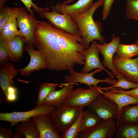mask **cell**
Instances as JSON below:
<instances>
[{
	"mask_svg": "<svg viewBox=\"0 0 138 138\" xmlns=\"http://www.w3.org/2000/svg\"><path fill=\"white\" fill-rule=\"evenodd\" d=\"M34 47L44 55L48 69L60 71L84 65L82 53L86 49L81 37L56 29L45 21H39L35 32Z\"/></svg>",
	"mask_w": 138,
	"mask_h": 138,
	"instance_id": "cell-1",
	"label": "cell"
},
{
	"mask_svg": "<svg viewBox=\"0 0 138 138\" xmlns=\"http://www.w3.org/2000/svg\"><path fill=\"white\" fill-rule=\"evenodd\" d=\"M105 0H98L93 3L87 11L80 14L70 15L76 23L82 35L83 45L86 49L89 47L90 42L97 40L102 44L106 40L101 35L102 24L100 21H94L93 15L95 11L103 5Z\"/></svg>",
	"mask_w": 138,
	"mask_h": 138,
	"instance_id": "cell-2",
	"label": "cell"
},
{
	"mask_svg": "<svg viewBox=\"0 0 138 138\" xmlns=\"http://www.w3.org/2000/svg\"><path fill=\"white\" fill-rule=\"evenodd\" d=\"M83 108L63 104L55 108L50 113L55 129L61 134L64 133L77 119Z\"/></svg>",
	"mask_w": 138,
	"mask_h": 138,
	"instance_id": "cell-3",
	"label": "cell"
},
{
	"mask_svg": "<svg viewBox=\"0 0 138 138\" xmlns=\"http://www.w3.org/2000/svg\"><path fill=\"white\" fill-rule=\"evenodd\" d=\"M51 6L52 11L43 10L38 13L40 17L46 19L49 24L56 29L82 37L81 33L76 23L71 16L60 14L55 10L53 5L51 4Z\"/></svg>",
	"mask_w": 138,
	"mask_h": 138,
	"instance_id": "cell-4",
	"label": "cell"
},
{
	"mask_svg": "<svg viewBox=\"0 0 138 138\" xmlns=\"http://www.w3.org/2000/svg\"><path fill=\"white\" fill-rule=\"evenodd\" d=\"M102 120L115 119L118 116L119 111L117 104L100 92L88 106Z\"/></svg>",
	"mask_w": 138,
	"mask_h": 138,
	"instance_id": "cell-5",
	"label": "cell"
},
{
	"mask_svg": "<svg viewBox=\"0 0 138 138\" xmlns=\"http://www.w3.org/2000/svg\"><path fill=\"white\" fill-rule=\"evenodd\" d=\"M19 8L16 19L17 27L25 38L28 44L34 46L36 43L34 33L39 21L28 14L26 8Z\"/></svg>",
	"mask_w": 138,
	"mask_h": 138,
	"instance_id": "cell-6",
	"label": "cell"
},
{
	"mask_svg": "<svg viewBox=\"0 0 138 138\" xmlns=\"http://www.w3.org/2000/svg\"><path fill=\"white\" fill-rule=\"evenodd\" d=\"M55 108L48 105L36 106L32 109L26 111L0 113V120L8 122L11 128L16 126L18 123L29 120L36 116L50 113Z\"/></svg>",
	"mask_w": 138,
	"mask_h": 138,
	"instance_id": "cell-7",
	"label": "cell"
},
{
	"mask_svg": "<svg viewBox=\"0 0 138 138\" xmlns=\"http://www.w3.org/2000/svg\"><path fill=\"white\" fill-rule=\"evenodd\" d=\"M100 93L98 87H92L88 89L79 88L73 90L64 100L63 104L68 106H88Z\"/></svg>",
	"mask_w": 138,
	"mask_h": 138,
	"instance_id": "cell-8",
	"label": "cell"
},
{
	"mask_svg": "<svg viewBox=\"0 0 138 138\" xmlns=\"http://www.w3.org/2000/svg\"><path fill=\"white\" fill-rule=\"evenodd\" d=\"M117 128L114 119L102 120L93 127L80 132L77 138H112Z\"/></svg>",
	"mask_w": 138,
	"mask_h": 138,
	"instance_id": "cell-9",
	"label": "cell"
},
{
	"mask_svg": "<svg viewBox=\"0 0 138 138\" xmlns=\"http://www.w3.org/2000/svg\"><path fill=\"white\" fill-rule=\"evenodd\" d=\"M103 70L98 68L91 73H78L73 69L68 70L70 75H66L64 78V81L67 83L76 84L79 83L85 84L89 87L93 86L98 87V84L100 83H106L109 85H113L117 81L116 79H113L109 77H107L103 79H100L94 78V75L97 73L101 72Z\"/></svg>",
	"mask_w": 138,
	"mask_h": 138,
	"instance_id": "cell-10",
	"label": "cell"
},
{
	"mask_svg": "<svg viewBox=\"0 0 138 138\" xmlns=\"http://www.w3.org/2000/svg\"><path fill=\"white\" fill-rule=\"evenodd\" d=\"M112 62L117 71L128 81L138 83V57L134 59H124L117 54L113 56Z\"/></svg>",
	"mask_w": 138,
	"mask_h": 138,
	"instance_id": "cell-11",
	"label": "cell"
},
{
	"mask_svg": "<svg viewBox=\"0 0 138 138\" xmlns=\"http://www.w3.org/2000/svg\"><path fill=\"white\" fill-rule=\"evenodd\" d=\"M97 43L95 40L93 41L89 48L82 53L85 57V64L81 72L88 73L94 69L101 68L107 73L110 78L114 79L115 76L106 69L100 61L99 57L100 52L96 46Z\"/></svg>",
	"mask_w": 138,
	"mask_h": 138,
	"instance_id": "cell-12",
	"label": "cell"
},
{
	"mask_svg": "<svg viewBox=\"0 0 138 138\" xmlns=\"http://www.w3.org/2000/svg\"><path fill=\"white\" fill-rule=\"evenodd\" d=\"M120 40L119 37L113 36L111 41L108 43H105L101 44L97 43L96 44L97 47L103 57L102 65L110 70L116 77L120 73L115 68L113 65L112 60L113 55L116 53L118 46L120 43Z\"/></svg>",
	"mask_w": 138,
	"mask_h": 138,
	"instance_id": "cell-13",
	"label": "cell"
},
{
	"mask_svg": "<svg viewBox=\"0 0 138 138\" xmlns=\"http://www.w3.org/2000/svg\"><path fill=\"white\" fill-rule=\"evenodd\" d=\"M25 49L30 55V60L27 66L18 69L19 72L21 75H26L36 70L48 68L47 61L39 50H36L33 46L28 44L26 46Z\"/></svg>",
	"mask_w": 138,
	"mask_h": 138,
	"instance_id": "cell-14",
	"label": "cell"
},
{
	"mask_svg": "<svg viewBox=\"0 0 138 138\" xmlns=\"http://www.w3.org/2000/svg\"><path fill=\"white\" fill-rule=\"evenodd\" d=\"M40 134V138H61L55 128L50 113L37 115L32 118Z\"/></svg>",
	"mask_w": 138,
	"mask_h": 138,
	"instance_id": "cell-15",
	"label": "cell"
},
{
	"mask_svg": "<svg viewBox=\"0 0 138 138\" xmlns=\"http://www.w3.org/2000/svg\"><path fill=\"white\" fill-rule=\"evenodd\" d=\"M73 0H68L61 3H57L53 7L57 12L62 14L70 15L84 13L89 9L91 6L94 0H78L71 5L66 4L73 2Z\"/></svg>",
	"mask_w": 138,
	"mask_h": 138,
	"instance_id": "cell-16",
	"label": "cell"
},
{
	"mask_svg": "<svg viewBox=\"0 0 138 138\" xmlns=\"http://www.w3.org/2000/svg\"><path fill=\"white\" fill-rule=\"evenodd\" d=\"M77 83L64 84L63 88L50 93L44 100L42 105H49L57 108L63 104L65 99L73 90V85Z\"/></svg>",
	"mask_w": 138,
	"mask_h": 138,
	"instance_id": "cell-17",
	"label": "cell"
},
{
	"mask_svg": "<svg viewBox=\"0 0 138 138\" xmlns=\"http://www.w3.org/2000/svg\"><path fill=\"white\" fill-rule=\"evenodd\" d=\"M12 8L9 18L0 32V38L6 40L15 35L24 37L17 29L16 19L19 7H12Z\"/></svg>",
	"mask_w": 138,
	"mask_h": 138,
	"instance_id": "cell-18",
	"label": "cell"
},
{
	"mask_svg": "<svg viewBox=\"0 0 138 138\" xmlns=\"http://www.w3.org/2000/svg\"><path fill=\"white\" fill-rule=\"evenodd\" d=\"M26 42L25 37L19 35L15 36L6 40V46L9 57L14 61L19 59Z\"/></svg>",
	"mask_w": 138,
	"mask_h": 138,
	"instance_id": "cell-19",
	"label": "cell"
},
{
	"mask_svg": "<svg viewBox=\"0 0 138 138\" xmlns=\"http://www.w3.org/2000/svg\"><path fill=\"white\" fill-rule=\"evenodd\" d=\"M100 92L103 95L113 101L117 104L119 109V114L123 107L130 105L138 104V97L124 93L112 92L108 90L103 91L100 90Z\"/></svg>",
	"mask_w": 138,
	"mask_h": 138,
	"instance_id": "cell-20",
	"label": "cell"
},
{
	"mask_svg": "<svg viewBox=\"0 0 138 138\" xmlns=\"http://www.w3.org/2000/svg\"><path fill=\"white\" fill-rule=\"evenodd\" d=\"M18 73V71L15 68L14 64L7 63L0 71V86L6 97L8 87L13 86L14 81L13 78Z\"/></svg>",
	"mask_w": 138,
	"mask_h": 138,
	"instance_id": "cell-21",
	"label": "cell"
},
{
	"mask_svg": "<svg viewBox=\"0 0 138 138\" xmlns=\"http://www.w3.org/2000/svg\"><path fill=\"white\" fill-rule=\"evenodd\" d=\"M117 119V127L119 124H138V104L123 107L121 109Z\"/></svg>",
	"mask_w": 138,
	"mask_h": 138,
	"instance_id": "cell-22",
	"label": "cell"
},
{
	"mask_svg": "<svg viewBox=\"0 0 138 138\" xmlns=\"http://www.w3.org/2000/svg\"><path fill=\"white\" fill-rule=\"evenodd\" d=\"M15 128L16 132L23 134L26 138H40V134L32 118L21 122Z\"/></svg>",
	"mask_w": 138,
	"mask_h": 138,
	"instance_id": "cell-23",
	"label": "cell"
},
{
	"mask_svg": "<svg viewBox=\"0 0 138 138\" xmlns=\"http://www.w3.org/2000/svg\"><path fill=\"white\" fill-rule=\"evenodd\" d=\"M116 133L117 138H138V124H119Z\"/></svg>",
	"mask_w": 138,
	"mask_h": 138,
	"instance_id": "cell-24",
	"label": "cell"
},
{
	"mask_svg": "<svg viewBox=\"0 0 138 138\" xmlns=\"http://www.w3.org/2000/svg\"><path fill=\"white\" fill-rule=\"evenodd\" d=\"M82 119L80 132L90 128L102 120L101 118L88 109L83 111Z\"/></svg>",
	"mask_w": 138,
	"mask_h": 138,
	"instance_id": "cell-25",
	"label": "cell"
},
{
	"mask_svg": "<svg viewBox=\"0 0 138 138\" xmlns=\"http://www.w3.org/2000/svg\"><path fill=\"white\" fill-rule=\"evenodd\" d=\"M117 54L121 59H129L134 56L138 55V45L133 44H119L116 52Z\"/></svg>",
	"mask_w": 138,
	"mask_h": 138,
	"instance_id": "cell-26",
	"label": "cell"
},
{
	"mask_svg": "<svg viewBox=\"0 0 138 138\" xmlns=\"http://www.w3.org/2000/svg\"><path fill=\"white\" fill-rule=\"evenodd\" d=\"M59 85L50 83H43L40 85L38 90L36 106H42L45 99L50 93L56 90V88Z\"/></svg>",
	"mask_w": 138,
	"mask_h": 138,
	"instance_id": "cell-27",
	"label": "cell"
},
{
	"mask_svg": "<svg viewBox=\"0 0 138 138\" xmlns=\"http://www.w3.org/2000/svg\"><path fill=\"white\" fill-rule=\"evenodd\" d=\"M116 77L118 78L117 81L112 86L106 87L99 86L98 88L100 90L105 91L114 87L119 88L125 90L138 87V83H134L129 81L124 76L120 74Z\"/></svg>",
	"mask_w": 138,
	"mask_h": 138,
	"instance_id": "cell-28",
	"label": "cell"
},
{
	"mask_svg": "<svg viewBox=\"0 0 138 138\" xmlns=\"http://www.w3.org/2000/svg\"><path fill=\"white\" fill-rule=\"evenodd\" d=\"M83 111V110L77 119L67 130L64 133L61 134V138H77L80 132L82 115Z\"/></svg>",
	"mask_w": 138,
	"mask_h": 138,
	"instance_id": "cell-29",
	"label": "cell"
},
{
	"mask_svg": "<svg viewBox=\"0 0 138 138\" xmlns=\"http://www.w3.org/2000/svg\"><path fill=\"white\" fill-rule=\"evenodd\" d=\"M125 15L129 19L138 21V0H126Z\"/></svg>",
	"mask_w": 138,
	"mask_h": 138,
	"instance_id": "cell-30",
	"label": "cell"
},
{
	"mask_svg": "<svg viewBox=\"0 0 138 138\" xmlns=\"http://www.w3.org/2000/svg\"><path fill=\"white\" fill-rule=\"evenodd\" d=\"M12 10V7H8L0 8V32L8 19Z\"/></svg>",
	"mask_w": 138,
	"mask_h": 138,
	"instance_id": "cell-31",
	"label": "cell"
},
{
	"mask_svg": "<svg viewBox=\"0 0 138 138\" xmlns=\"http://www.w3.org/2000/svg\"><path fill=\"white\" fill-rule=\"evenodd\" d=\"M20 0L25 6L29 12V14L33 16H34V12L31 8V7H32V9L34 10L38 13L44 10H46L49 11L50 10L48 7L43 8L37 6L36 4H34L32 2V0Z\"/></svg>",
	"mask_w": 138,
	"mask_h": 138,
	"instance_id": "cell-32",
	"label": "cell"
},
{
	"mask_svg": "<svg viewBox=\"0 0 138 138\" xmlns=\"http://www.w3.org/2000/svg\"><path fill=\"white\" fill-rule=\"evenodd\" d=\"M9 57L6 46V40L0 38V63L7 62Z\"/></svg>",
	"mask_w": 138,
	"mask_h": 138,
	"instance_id": "cell-33",
	"label": "cell"
},
{
	"mask_svg": "<svg viewBox=\"0 0 138 138\" xmlns=\"http://www.w3.org/2000/svg\"><path fill=\"white\" fill-rule=\"evenodd\" d=\"M114 0H105L102 11V20L105 19L109 16Z\"/></svg>",
	"mask_w": 138,
	"mask_h": 138,
	"instance_id": "cell-34",
	"label": "cell"
},
{
	"mask_svg": "<svg viewBox=\"0 0 138 138\" xmlns=\"http://www.w3.org/2000/svg\"><path fill=\"white\" fill-rule=\"evenodd\" d=\"M109 91L115 93H124L133 97H138V87L133 88L129 90H124L120 88L114 87L111 88Z\"/></svg>",
	"mask_w": 138,
	"mask_h": 138,
	"instance_id": "cell-35",
	"label": "cell"
},
{
	"mask_svg": "<svg viewBox=\"0 0 138 138\" xmlns=\"http://www.w3.org/2000/svg\"><path fill=\"white\" fill-rule=\"evenodd\" d=\"M17 90L13 86H9L8 89V94L5 98L6 101L10 103L15 101L17 99Z\"/></svg>",
	"mask_w": 138,
	"mask_h": 138,
	"instance_id": "cell-36",
	"label": "cell"
},
{
	"mask_svg": "<svg viewBox=\"0 0 138 138\" xmlns=\"http://www.w3.org/2000/svg\"><path fill=\"white\" fill-rule=\"evenodd\" d=\"M12 134V130L11 128H5L0 127V138H10Z\"/></svg>",
	"mask_w": 138,
	"mask_h": 138,
	"instance_id": "cell-37",
	"label": "cell"
},
{
	"mask_svg": "<svg viewBox=\"0 0 138 138\" xmlns=\"http://www.w3.org/2000/svg\"><path fill=\"white\" fill-rule=\"evenodd\" d=\"M25 137L24 135L16 132V133L12 134L11 137L12 138H22Z\"/></svg>",
	"mask_w": 138,
	"mask_h": 138,
	"instance_id": "cell-38",
	"label": "cell"
},
{
	"mask_svg": "<svg viewBox=\"0 0 138 138\" xmlns=\"http://www.w3.org/2000/svg\"><path fill=\"white\" fill-rule=\"evenodd\" d=\"M7 0H0V8L2 7Z\"/></svg>",
	"mask_w": 138,
	"mask_h": 138,
	"instance_id": "cell-39",
	"label": "cell"
},
{
	"mask_svg": "<svg viewBox=\"0 0 138 138\" xmlns=\"http://www.w3.org/2000/svg\"><path fill=\"white\" fill-rule=\"evenodd\" d=\"M135 43L138 45V36L136 39L135 41Z\"/></svg>",
	"mask_w": 138,
	"mask_h": 138,
	"instance_id": "cell-40",
	"label": "cell"
},
{
	"mask_svg": "<svg viewBox=\"0 0 138 138\" xmlns=\"http://www.w3.org/2000/svg\"></svg>",
	"mask_w": 138,
	"mask_h": 138,
	"instance_id": "cell-41",
	"label": "cell"
}]
</instances>
